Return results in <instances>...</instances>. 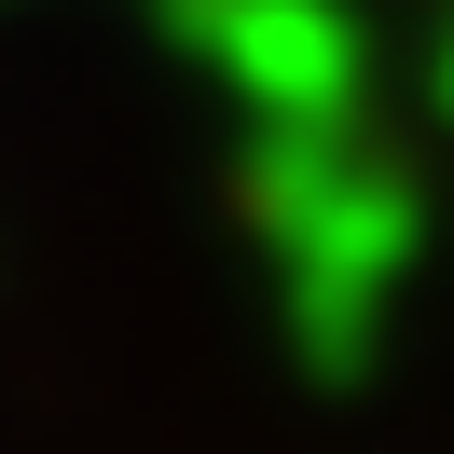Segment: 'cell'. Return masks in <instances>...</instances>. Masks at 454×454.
Wrapping results in <instances>:
<instances>
[{"label":"cell","instance_id":"cell-1","mask_svg":"<svg viewBox=\"0 0 454 454\" xmlns=\"http://www.w3.org/2000/svg\"><path fill=\"white\" fill-rule=\"evenodd\" d=\"M441 14H454V0H441Z\"/></svg>","mask_w":454,"mask_h":454}]
</instances>
